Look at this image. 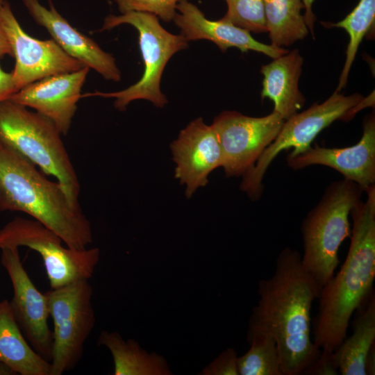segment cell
Wrapping results in <instances>:
<instances>
[{"label": "cell", "mask_w": 375, "mask_h": 375, "mask_svg": "<svg viewBox=\"0 0 375 375\" xmlns=\"http://www.w3.org/2000/svg\"><path fill=\"white\" fill-rule=\"evenodd\" d=\"M321 288L304 269L301 256L285 247L277 256L274 274L258 283V301L248 330L274 338L283 375H302L321 350L311 339V308Z\"/></svg>", "instance_id": "obj_1"}, {"label": "cell", "mask_w": 375, "mask_h": 375, "mask_svg": "<svg viewBox=\"0 0 375 375\" xmlns=\"http://www.w3.org/2000/svg\"><path fill=\"white\" fill-rule=\"evenodd\" d=\"M351 209L353 227L346 259L321 288L313 342L333 352L347 337L350 319L372 294L375 278V185Z\"/></svg>", "instance_id": "obj_2"}, {"label": "cell", "mask_w": 375, "mask_h": 375, "mask_svg": "<svg viewBox=\"0 0 375 375\" xmlns=\"http://www.w3.org/2000/svg\"><path fill=\"white\" fill-rule=\"evenodd\" d=\"M0 211L26 213L55 232L73 249L93 241L91 223L69 202L62 185L0 142Z\"/></svg>", "instance_id": "obj_3"}, {"label": "cell", "mask_w": 375, "mask_h": 375, "mask_svg": "<svg viewBox=\"0 0 375 375\" xmlns=\"http://www.w3.org/2000/svg\"><path fill=\"white\" fill-rule=\"evenodd\" d=\"M53 122L10 99L0 103V142L52 176L62 185L70 203L81 208V185L76 170Z\"/></svg>", "instance_id": "obj_4"}, {"label": "cell", "mask_w": 375, "mask_h": 375, "mask_svg": "<svg viewBox=\"0 0 375 375\" xmlns=\"http://www.w3.org/2000/svg\"><path fill=\"white\" fill-rule=\"evenodd\" d=\"M363 192L351 180L333 181L302 222V265L321 288L335 274L340 245L351 233V210Z\"/></svg>", "instance_id": "obj_5"}, {"label": "cell", "mask_w": 375, "mask_h": 375, "mask_svg": "<svg viewBox=\"0 0 375 375\" xmlns=\"http://www.w3.org/2000/svg\"><path fill=\"white\" fill-rule=\"evenodd\" d=\"M122 24H129L138 32L144 67L141 78L121 91H96L84 94L81 97L114 98V106L120 111L125 110L131 102L139 99L149 101L158 108H163L167 103V99L160 89L162 72L175 53L188 47V41L181 35L172 34L165 29L155 15L142 12L109 15L99 31H109Z\"/></svg>", "instance_id": "obj_6"}, {"label": "cell", "mask_w": 375, "mask_h": 375, "mask_svg": "<svg viewBox=\"0 0 375 375\" xmlns=\"http://www.w3.org/2000/svg\"><path fill=\"white\" fill-rule=\"evenodd\" d=\"M53 323L51 375H62L81 360L94 328L93 289L89 280L74 281L45 293Z\"/></svg>", "instance_id": "obj_7"}, {"label": "cell", "mask_w": 375, "mask_h": 375, "mask_svg": "<svg viewBox=\"0 0 375 375\" xmlns=\"http://www.w3.org/2000/svg\"><path fill=\"white\" fill-rule=\"evenodd\" d=\"M55 232L35 219L16 217L0 229V249L26 247L43 260L51 289L91 278L100 259L98 247L73 249Z\"/></svg>", "instance_id": "obj_8"}, {"label": "cell", "mask_w": 375, "mask_h": 375, "mask_svg": "<svg viewBox=\"0 0 375 375\" xmlns=\"http://www.w3.org/2000/svg\"><path fill=\"white\" fill-rule=\"evenodd\" d=\"M363 97L359 93L344 95L335 91L322 103H314L303 112L285 120L278 134L265 149L254 166L242 176L240 189L252 199L262 192V179L271 162L280 152L292 148L295 156L311 147L317 135L337 119L344 120L348 111Z\"/></svg>", "instance_id": "obj_9"}, {"label": "cell", "mask_w": 375, "mask_h": 375, "mask_svg": "<svg viewBox=\"0 0 375 375\" xmlns=\"http://www.w3.org/2000/svg\"><path fill=\"white\" fill-rule=\"evenodd\" d=\"M284 122L274 111L261 117L230 110L216 116L212 126L221 147L226 176H243L249 171L276 138Z\"/></svg>", "instance_id": "obj_10"}, {"label": "cell", "mask_w": 375, "mask_h": 375, "mask_svg": "<svg viewBox=\"0 0 375 375\" xmlns=\"http://www.w3.org/2000/svg\"><path fill=\"white\" fill-rule=\"evenodd\" d=\"M0 19L15 59L11 73L16 92L40 79L87 67L66 53L53 39L41 40L27 34L6 0L0 4Z\"/></svg>", "instance_id": "obj_11"}, {"label": "cell", "mask_w": 375, "mask_h": 375, "mask_svg": "<svg viewBox=\"0 0 375 375\" xmlns=\"http://www.w3.org/2000/svg\"><path fill=\"white\" fill-rule=\"evenodd\" d=\"M1 249V263L12 286L10 306L25 338L33 349L50 362L52 331L48 324L49 312L45 293L33 284L20 260L18 247L6 246Z\"/></svg>", "instance_id": "obj_12"}, {"label": "cell", "mask_w": 375, "mask_h": 375, "mask_svg": "<svg viewBox=\"0 0 375 375\" xmlns=\"http://www.w3.org/2000/svg\"><path fill=\"white\" fill-rule=\"evenodd\" d=\"M288 165L300 169L320 165L333 168L344 178L357 183L364 192L375 184V115L372 112L362 123V135L356 144L344 148H326L315 144L295 156L288 155Z\"/></svg>", "instance_id": "obj_13"}, {"label": "cell", "mask_w": 375, "mask_h": 375, "mask_svg": "<svg viewBox=\"0 0 375 375\" xmlns=\"http://www.w3.org/2000/svg\"><path fill=\"white\" fill-rule=\"evenodd\" d=\"M89 71L88 67H84L40 79L17 91L8 99L34 109L53 122L65 135L70 129Z\"/></svg>", "instance_id": "obj_14"}, {"label": "cell", "mask_w": 375, "mask_h": 375, "mask_svg": "<svg viewBox=\"0 0 375 375\" xmlns=\"http://www.w3.org/2000/svg\"><path fill=\"white\" fill-rule=\"evenodd\" d=\"M170 148L176 165L175 177L185 185L188 198L208 183V176L214 169L222 166L217 136L212 125H207L201 117L181 130Z\"/></svg>", "instance_id": "obj_15"}, {"label": "cell", "mask_w": 375, "mask_h": 375, "mask_svg": "<svg viewBox=\"0 0 375 375\" xmlns=\"http://www.w3.org/2000/svg\"><path fill=\"white\" fill-rule=\"evenodd\" d=\"M33 19L44 27L69 56L95 70L107 81L119 82L122 73L112 54L104 51L92 38L72 26L48 0L49 8L39 0H22Z\"/></svg>", "instance_id": "obj_16"}, {"label": "cell", "mask_w": 375, "mask_h": 375, "mask_svg": "<svg viewBox=\"0 0 375 375\" xmlns=\"http://www.w3.org/2000/svg\"><path fill=\"white\" fill-rule=\"evenodd\" d=\"M176 12L173 21L180 29V35L187 41L207 40L215 43L225 52L235 47L245 53L254 51L274 59L289 51L266 44L255 40L250 32L235 26L220 19L212 21L207 19L201 10L188 0H181L176 6Z\"/></svg>", "instance_id": "obj_17"}, {"label": "cell", "mask_w": 375, "mask_h": 375, "mask_svg": "<svg viewBox=\"0 0 375 375\" xmlns=\"http://www.w3.org/2000/svg\"><path fill=\"white\" fill-rule=\"evenodd\" d=\"M303 58L298 49L273 59L261 67L263 75L262 99L268 98L274 104V112L286 120L304 106L306 98L299 89Z\"/></svg>", "instance_id": "obj_18"}, {"label": "cell", "mask_w": 375, "mask_h": 375, "mask_svg": "<svg viewBox=\"0 0 375 375\" xmlns=\"http://www.w3.org/2000/svg\"><path fill=\"white\" fill-rule=\"evenodd\" d=\"M0 360L17 374L51 375L50 362L28 342L6 299L0 301Z\"/></svg>", "instance_id": "obj_19"}, {"label": "cell", "mask_w": 375, "mask_h": 375, "mask_svg": "<svg viewBox=\"0 0 375 375\" xmlns=\"http://www.w3.org/2000/svg\"><path fill=\"white\" fill-rule=\"evenodd\" d=\"M97 344L110 352L115 375L172 374L162 356L153 351L148 352L133 339L124 340L118 332L102 331Z\"/></svg>", "instance_id": "obj_20"}, {"label": "cell", "mask_w": 375, "mask_h": 375, "mask_svg": "<svg viewBox=\"0 0 375 375\" xmlns=\"http://www.w3.org/2000/svg\"><path fill=\"white\" fill-rule=\"evenodd\" d=\"M353 323L352 334L333 352L341 375H367L366 360L375 341V299L372 294Z\"/></svg>", "instance_id": "obj_21"}, {"label": "cell", "mask_w": 375, "mask_h": 375, "mask_svg": "<svg viewBox=\"0 0 375 375\" xmlns=\"http://www.w3.org/2000/svg\"><path fill=\"white\" fill-rule=\"evenodd\" d=\"M265 16L271 44L288 47L308 33L301 0H264Z\"/></svg>", "instance_id": "obj_22"}, {"label": "cell", "mask_w": 375, "mask_h": 375, "mask_svg": "<svg viewBox=\"0 0 375 375\" xmlns=\"http://www.w3.org/2000/svg\"><path fill=\"white\" fill-rule=\"evenodd\" d=\"M248 351L238 356V375H283L276 343L266 331L248 330Z\"/></svg>", "instance_id": "obj_23"}, {"label": "cell", "mask_w": 375, "mask_h": 375, "mask_svg": "<svg viewBox=\"0 0 375 375\" xmlns=\"http://www.w3.org/2000/svg\"><path fill=\"white\" fill-rule=\"evenodd\" d=\"M375 21V0H359L356 6L342 20L332 26L344 28L349 36L346 59L335 90L340 92L345 88L349 74L360 44L372 28Z\"/></svg>", "instance_id": "obj_24"}, {"label": "cell", "mask_w": 375, "mask_h": 375, "mask_svg": "<svg viewBox=\"0 0 375 375\" xmlns=\"http://www.w3.org/2000/svg\"><path fill=\"white\" fill-rule=\"evenodd\" d=\"M227 11L222 18L233 25L255 33L267 32L264 0H225Z\"/></svg>", "instance_id": "obj_25"}, {"label": "cell", "mask_w": 375, "mask_h": 375, "mask_svg": "<svg viewBox=\"0 0 375 375\" xmlns=\"http://www.w3.org/2000/svg\"><path fill=\"white\" fill-rule=\"evenodd\" d=\"M181 0H114L121 14L142 12L155 15L162 21H173Z\"/></svg>", "instance_id": "obj_26"}, {"label": "cell", "mask_w": 375, "mask_h": 375, "mask_svg": "<svg viewBox=\"0 0 375 375\" xmlns=\"http://www.w3.org/2000/svg\"><path fill=\"white\" fill-rule=\"evenodd\" d=\"M238 355L233 348H228L203 367L200 375H238Z\"/></svg>", "instance_id": "obj_27"}, {"label": "cell", "mask_w": 375, "mask_h": 375, "mask_svg": "<svg viewBox=\"0 0 375 375\" xmlns=\"http://www.w3.org/2000/svg\"><path fill=\"white\" fill-rule=\"evenodd\" d=\"M306 375H338V368L333 357V352L321 350L315 361L306 370Z\"/></svg>", "instance_id": "obj_28"}, {"label": "cell", "mask_w": 375, "mask_h": 375, "mask_svg": "<svg viewBox=\"0 0 375 375\" xmlns=\"http://www.w3.org/2000/svg\"><path fill=\"white\" fill-rule=\"evenodd\" d=\"M16 92L11 72H5L0 65V103Z\"/></svg>", "instance_id": "obj_29"}, {"label": "cell", "mask_w": 375, "mask_h": 375, "mask_svg": "<svg viewBox=\"0 0 375 375\" xmlns=\"http://www.w3.org/2000/svg\"><path fill=\"white\" fill-rule=\"evenodd\" d=\"M374 106V92L371 93L367 98H362L356 106L350 109L345 115L343 121L350 120L356 112L368 106Z\"/></svg>", "instance_id": "obj_30"}, {"label": "cell", "mask_w": 375, "mask_h": 375, "mask_svg": "<svg viewBox=\"0 0 375 375\" xmlns=\"http://www.w3.org/2000/svg\"><path fill=\"white\" fill-rule=\"evenodd\" d=\"M303 6L305 13L303 15L305 22L314 37V26L316 21V17L312 11V3L314 0H301Z\"/></svg>", "instance_id": "obj_31"}, {"label": "cell", "mask_w": 375, "mask_h": 375, "mask_svg": "<svg viewBox=\"0 0 375 375\" xmlns=\"http://www.w3.org/2000/svg\"><path fill=\"white\" fill-rule=\"evenodd\" d=\"M12 56V49L0 19V58L5 56Z\"/></svg>", "instance_id": "obj_32"}, {"label": "cell", "mask_w": 375, "mask_h": 375, "mask_svg": "<svg viewBox=\"0 0 375 375\" xmlns=\"http://www.w3.org/2000/svg\"><path fill=\"white\" fill-rule=\"evenodd\" d=\"M367 375L375 374V349L374 345L369 350L366 360Z\"/></svg>", "instance_id": "obj_33"}, {"label": "cell", "mask_w": 375, "mask_h": 375, "mask_svg": "<svg viewBox=\"0 0 375 375\" xmlns=\"http://www.w3.org/2000/svg\"><path fill=\"white\" fill-rule=\"evenodd\" d=\"M0 375H17V373L8 364L0 360Z\"/></svg>", "instance_id": "obj_34"}, {"label": "cell", "mask_w": 375, "mask_h": 375, "mask_svg": "<svg viewBox=\"0 0 375 375\" xmlns=\"http://www.w3.org/2000/svg\"><path fill=\"white\" fill-rule=\"evenodd\" d=\"M5 0H0V4H1Z\"/></svg>", "instance_id": "obj_35"}]
</instances>
